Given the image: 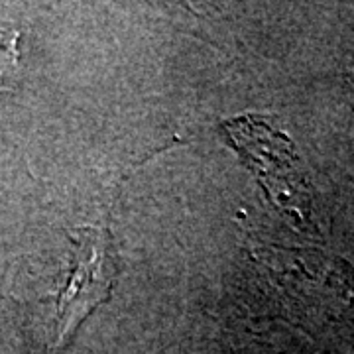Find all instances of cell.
I'll use <instances>...</instances> for the list:
<instances>
[{
	"label": "cell",
	"mask_w": 354,
	"mask_h": 354,
	"mask_svg": "<svg viewBox=\"0 0 354 354\" xmlns=\"http://www.w3.org/2000/svg\"><path fill=\"white\" fill-rule=\"evenodd\" d=\"M223 130L278 209L299 218L309 215V191L290 138L260 116L232 118L223 122Z\"/></svg>",
	"instance_id": "obj_1"
},
{
	"label": "cell",
	"mask_w": 354,
	"mask_h": 354,
	"mask_svg": "<svg viewBox=\"0 0 354 354\" xmlns=\"http://www.w3.org/2000/svg\"><path fill=\"white\" fill-rule=\"evenodd\" d=\"M18 36L6 30H0V95L8 88L18 67Z\"/></svg>",
	"instance_id": "obj_2"
}]
</instances>
